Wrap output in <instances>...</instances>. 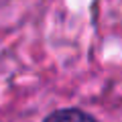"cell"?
<instances>
[{"label": "cell", "mask_w": 122, "mask_h": 122, "mask_svg": "<svg viewBox=\"0 0 122 122\" xmlns=\"http://www.w3.org/2000/svg\"><path fill=\"white\" fill-rule=\"evenodd\" d=\"M45 122H96V120L81 110H59V112L51 114Z\"/></svg>", "instance_id": "obj_1"}]
</instances>
